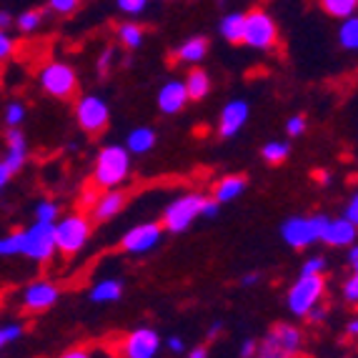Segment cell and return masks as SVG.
<instances>
[{"label":"cell","mask_w":358,"mask_h":358,"mask_svg":"<svg viewBox=\"0 0 358 358\" xmlns=\"http://www.w3.org/2000/svg\"><path fill=\"white\" fill-rule=\"evenodd\" d=\"M329 215L310 213V215H291L281 223V238L293 251H303L308 245L321 243V233L326 228Z\"/></svg>","instance_id":"obj_3"},{"label":"cell","mask_w":358,"mask_h":358,"mask_svg":"<svg viewBox=\"0 0 358 358\" xmlns=\"http://www.w3.org/2000/svg\"><path fill=\"white\" fill-rule=\"evenodd\" d=\"M60 291L55 283L50 281H36L33 286L25 291V299H23V308L30 310V313H41V310H48L50 306L58 301Z\"/></svg>","instance_id":"obj_16"},{"label":"cell","mask_w":358,"mask_h":358,"mask_svg":"<svg viewBox=\"0 0 358 358\" xmlns=\"http://www.w3.org/2000/svg\"><path fill=\"white\" fill-rule=\"evenodd\" d=\"M118 8L128 15H138V13H143L145 6H148V0H115Z\"/></svg>","instance_id":"obj_36"},{"label":"cell","mask_w":358,"mask_h":358,"mask_svg":"<svg viewBox=\"0 0 358 358\" xmlns=\"http://www.w3.org/2000/svg\"><path fill=\"white\" fill-rule=\"evenodd\" d=\"M10 168H8L6 166V161H3V163H0V188H3V185H6L8 183V178H10Z\"/></svg>","instance_id":"obj_52"},{"label":"cell","mask_w":358,"mask_h":358,"mask_svg":"<svg viewBox=\"0 0 358 358\" xmlns=\"http://www.w3.org/2000/svg\"><path fill=\"white\" fill-rule=\"evenodd\" d=\"M256 348H258V341L256 338H245L238 348V356L241 358H256Z\"/></svg>","instance_id":"obj_44"},{"label":"cell","mask_w":358,"mask_h":358,"mask_svg":"<svg viewBox=\"0 0 358 358\" xmlns=\"http://www.w3.org/2000/svg\"><path fill=\"white\" fill-rule=\"evenodd\" d=\"M23 241L25 231H15L10 236L0 241V256H15V253H23Z\"/></svg>","instance_id":"obj_29"},{"label":"cell","mask_w":358,"mask_h":358,"mask_svg":"<svg viewBox=\"0 0 358 358\" xmlns=\"http://www.w3.org/2000/svg\"><path fill=\"white\" fill-rule=\"evenodd\" d=\"M163 346L168 348V351L173 353V356H180V353L185 351V343H183V338H180V336H168L166 338V343H163Z\"/></svg>","instance_id":"obj_43"},{"label":"cell","mask_w":358,"mask_h":358,"mask_svg":"<svg viewBox=\"0 0 358 358\" xmlns=\"http://www.w3.org/2000/svg\"><path fill=\"white\" fill-rule=\"evenodd\" d=\"M41 23H43V10H38V8L20 13L18 18H15V25L20 28V33H33Z\"/></svg>","instance_id":"obj_30"},{"label":"cell","mask_w":358,"mask_h":358,"mask_svg":"<svg viewBox=\"0 0 358 358\" xmlns=\"http://www.w3.org/2000/svg\"><path fill=\"white\" fill-rule=\"evenodd\" d=\"M318 6L326 15L338 20H346L351 15H356L358 10V0H318Z\"/></svg>","instance_id":"obj_25"},{"label":"cell","mask_w":358,"mask_h":358,"mask_svg":"<svg viewBox=\"0 0 358 358\" xmlns=\"http://www.w3.org/2000/svg\"><path fill=\"white\" fill-rule=\"evenodd\" d=\"M203 193H183V196L173 198L171 203L163 210V221L161 226L168 233H185L188 228L196 223V218H201V210H203Z\"/></svg>","instance_id":"obj_5"},{"label":"cell","mask_w":358,"mask_h":358,"mask_svg":"<svg viewBox=\"0 0 358 358\" xmlns=\"http://www.w3.org/2000/svg\"><path fill=\"white\" fill-rule=\"evenodd\" d=\"M55 251H58V248H55V223L36 221L28 231H25L23 253L28 258L41 261V263H48Z\"/></svg>","instance_id":"obj_10"},{"label":"cell","mask_w":358,"mask_h":358,"mask_svg":"<svg viewBox=\"0 0 358 358\" xmlns=\"http://www.w3.org/2000/svg\"><path fill=\"white\" fill-rule=\"evenodd\" d=\"M261 155L271 166H278V163H283L291 155V143H286V141H268L261 148Z\"/></svg>","instance_id":"obj_28"},{"label":"cell","mask_w":358,"mask_h":358,"mask_svg":"<svg viewBox=\"0 0 358 358\" xmlns=\"http://www.w3.org/2000/svg\"><path fill=\"white\" fill-rule=\"evenodd\" d=\"M323 293H326V278L323 275H299L286 293L288 313L296 318H306V313L323 301Z\"/></svg>","instance_id":"obj_6"},{"label":"cell","mask_w":358,"mask_h":358,"mask_svg":"<svg viewBox=\"0 0 358 358\" xmlns=\"http://www.w3.org/2000/svg\"><path fill=\"white\" fill-rule=\"evenodd\" d=\"M185 90H188V101H203L210 93V76L203 71V68L193 66L185 76Z\"/></svg>","instance_id":"obj_22"},{"label":"cell","mask_w":358,"mask_h":358,"mask_svg":"<svg viewBox=\"0 0 358 358\" xmlns=\"http://www.w3.org/2000/svg\"><path fill=\"white\" fill-rule=\"evenodd\" d=\"M243 25H245V13H228V15H223L221 25H218V33L228 43H241L243 41Z\"/></svg>","instance_id":"obj_24"},{"label":"cell","mask_w":358,"mask_h":358,"mask_svg":"<svg viewBox=\"0 0 358 358\" xmlns=\"http://www.w3.org/2000/svg\"><path fill=\"white\" fill-rule=\"evenodd\" d=\"M245 188H248V180L245 176H223L213 183V191H210V198L218 201V203H231L238 196H243Z\"/></svg>","instance_id":"obj_18"},{"label":"cell","mask_w":358,"mask_h":358,"mask_svg":"<svg viewBox=\"0 0 358 358\" xmlns=\"http://www.w3.org/2000/svg\"><path fill=\"white\" fill-rule=\"evenodd\" d=\"M218 213H221V203H218V201H213L210 196H206L203 210H201V215H203V218H208V221H213V218H215Z\"/></svg>","instance_id":"obj_41"},{"label":"cell","mask_w":358,"mask_h":358,"mask_svg":"<svg viewBox=\"0 0 358 358\" xmlns=\"http://www.w3.org/2000/svg\"><path fill=\"white\" fill-rule=\"evenodd\" d=\"M206 55H208V38H203V36L188 38V41H183L178 48L173 50L176 63H180V66H183V63L185 66H196Z\"/></svg>","instance_id":"obj_19"},{"label":"cell","mask_w":358,"mask_h":358,"mask_svg":"<svg viewBox=\"0 0 358 358\" xmlns=\"http://www.w3.org/2000/svg\"><path fill=\"white\" fill-rule=\"evenodd\" d=\"M185 358H208V348L196 346V348H191V351H188V356H185Z\"/></svg>","instance_id":"obj_51"},{"label":"cell","mask_w":358,"mask_h":358,"mask_svg":"<svg viewBox=\"0 0 358 358\" xmlns=\"http://www.w3.org/2000/svg\"><path fill=\"white\" fill-rule=\"evenodd\" d=\"M348 266L353 273H358V241L353 245H348Z\"/></svg>","instance_id":"obj_47"},{"label":"cell","mask_w":358,"mask_h":358,"mask_svg":"<svg viewBox=\"0 0 358 358\" xmlns=\"http://www.w3.org/2000/svg\"><path fill=\"white\" fill-rule=\"evenodd\" d=\"M115 58V50L113 48H106L103 50V55L98 58V73L101 76H108V71H110V63H113Z\"/></svg>","instance_id":"obj_42"},{"label":"cell","mask_w":358,"mask_h":358,"mask_svg":"<svg viewBox=\"0 0 358 358\" xmlns=\"http://www.w3.org/2000/svg\"><path fill=\"white\" fill-rule=\"evenodd\" d=\"M126 203H128L126 193L118 191V188H113V191H103L101 196L90 203V221H96V223L110 221V218H115L120 210L126 208Z\"/></svg>","instance_id":"obj_15"},{"label":"cell","mask_w":358,"mask_h":358,"mask_svg":"<svg viewBox=\"0 0 358 358\" xmlns=\"http://www.w3.org/2000/svg\"><path fill=\"white\" fill-rule=\"evenodd\" d=\"M163 233H166V228L161 223H141V226H133L131 231L123 233L120 248L131 256H145L161 245Z\"/></svg>","instance_id":"obj_11"},{"label":"cell","mask_w":358,"mask_h":358,"mask_svg":"<svg viewBox=\"0 0 358 358\" xmlns=\"http://www.w3.org/2000/svg\"><path fill=\"white\" fill-rule=\"evenodd\" d=\"M258 281H261V273H258V271H248V273L241 275L238 283L243 288H253V286H258Z\"/></svg>","instance_id":"obj_46"},{"label":"cell","mask_w":358,"mask_h":358,"mask_svg":"<svg viewBox=\"0 0 358 358\" xmlns=\"http://www.w3.org/2000/svg\"><path fill=\"white\" fill-rule=\"evenodd\" d=\"M13 48H15V41H13V38L8 36V30L0 28V60L10 58Z\"/></svg>","instance_id":"obj_39"},{"label":"cell","mask_w":358,"mask_h":358,"mask_svg":"<svg viewBox=\"0 0 358 358\" xmlns=\"http://www.w3.org/2000/svg\"><path fill=\"white\" fill-rule=\"evenodd\" d=\"M6 138H8V145H10L8 158H6V166L10 168V173H18L25 163V138L18 128H10Z\"/></svg>","instance_id":"obj_23"},{"label":"cell","mask_w":358,"mask_h":358,"mask_svg":"<svg viewBox=\"0 0 358 358\" xmlns=\"http://www.w3.org/2000/svg\"><path fill=\"white\" fill-rule=\"evenodd\" d=\"M358 241V228L348 221L346 215H338V218H329L326 228L321 233V243L331 245V248H348Z\"/></svg>","instance_id":"obj_14"},{"label":"cell","mask_w":358,"mask_h":358,"mask_svg":"<svg viewBox=\"0 0 358 358\" xmlns=\"http://www.w3.org/2000/svg\"><path fill=\"white\" fill-rule=\"evenodd\" d=\"M58 358H90V351H85V348H71V351H66Z\"/></svg>","instance_id":"obj_49"},{"label":"cell","mask_w":358,"mask_h":358,"mask_svg":"<svg viewBox=\"0 0 358 358\" xmlns=\"http://www.w3.org/2000/svg\"><path fill=\"white\" fill-rule=\"evenodd\" d=\"M20 334H23V329H20V326H8V329H0V346H3V343H8V341H15Z\"/></svg>","instance_id":"obj_45"},{"label":"cell","mask_w":358,"mask_h":358,"mask_svg":"<svg viewBox=\"0 0 358 358\" xmlns=\"http://www.w3.org/2000/svg\"><path fill=\"white\" fill-rule=\"evenodd\" d=\"M326 318H329V308H326V306L323 303H318V306H313V308L308 310V313H306V321L308 323H323L326 321Z\"/></svg>","instance_id":"obj_40"},{"label":"cell","mask_w":358,"mask_h":358,"mask_svg":"<svg viewBox=\"0 0 358 358\" xmlns=\"http://www.w3.org/2000/svg\"><path fill=\"white\" fill-rule=\"evenodd\" d=\"M185 106H188V90L183 80H168L158 90V110L163 115H178Z\"/></svg>","instance_id":"obj_17"},{"label":"cell","mask_w":358,"mask_h":358,"mask_svg":"<svg viewBox=\"0 0 358 358\" xmlns=\"http://www.w3.org/2000/svg\"><path fill=\"white\" fill-rule=\"evenodd\" d=\"M221 334H223V323H221V321H213V323H210L208 334H206V338H208V341H215Z\"/></svg>","instance_id":"obj_48"},{"label":"cell","mask_w":358,"mask_h":358,"mask_svg":"<svg viewBox=\"0 0 358 358\" xmlns=\"http://www.w3.org/2000/svg\"><path fill=\"white\" fill-rule=\"evenodd\" d=\"M76 120L88 136H98L108 128L110 108L101 96H83L76 103Z\"/></svg>","instance_id":"obj_9"},{"label":"cell","mask_w":358,"mask_h":358,"mask_svg":"<svg viewBox=\"0 0 358 358\" xmlns=\"http://www.w3.org/2000/svg\"><path fill=\"white\" fill-rule=\"evenodd\" d=\"M10 23H13V15H10V13H8V10H0V28L6 30Z\"/></svg>","instance_id":"obj_53"},{"label":"cell","mask_w":358,"mask_h":358,"mask_svg":"<svg viewBox=\"0 0 358 358\" xmlns=\"http://www.w3.org/2000/svg\"><path fill=\"white\" fill-rule=\"evenodd\" d=\"M318 180H321L323 185H331V173H321L318 176Z\"/></svg>","instance_id":"obj_54"},{"label":"cell","mask_w":358,"mask_h":358,"mask_svg":"<svg viewBox=\"0 0 358 358\" xmlns=\"http://www.w3.org/2000/svg\"><path fill=\"white\" fill-rule=\"evenodd\" d=\"M158 143V136H155L153 128L148 126H141V128H133L131 133L126 136V148L131 155H145L155 148Z\"/></svg>","instance_id":"obj_20"},{"label":"cell","mask_w":358,"mask_h":358,"mask_svg":"<svg viewBox=\"0 0 358 358\" xmlns=\"http://www.w3.org/2000/svg\"><path fill=\"white\" fill-rule=\"evenodd\" d=\"M38 83L48 96L58 98V101H71L78 93V76L68 63L53 60L48 66H43L38 73Z\"/></svg>","instance_id":"obj_7"},{"label":"cell","mask_w":358,"mask_h":358,"mask_svg":"<svg viewBox=\"0 0 358 358\" xmlns=\"http://www.w3.org/2000/svg\"><path fill=\"white\" fill-rule=\"evenodd\" d=\"M303 351V331L293 323H273L258 341L256 358H299Z\"/></svg>","instance_id":"obj_2"},{"label":"cell","mask_w":358,"mask_h":358,"mask_svg":"<svg viewBox=\"0 0 358 358\" xmlns=\"http://www.w3.org/2000/svg\"><path fill=\"white\" fill-rule=\"evenodd\" d=\"M346 336H351V338H358V313L348 321L346 326Z\"/></svg>","instance_id":"obj_50"},{"label":"cell","mask_w":358,"mask_h":358,"mask_svg":"<svg viewBox=\"0 0 358 358\" xmlns=\"http://www.w3.org/2000/svg\"><path fill=\"white\" fill-rule=\"evenodd\" d=\"M163 341L158 331L153 329H136L120 341V356L123 358H155L161 351Z\"/></svg>","instance_id":"obj_12"},{"label":"cell","mask_w":358,"mask_h":358,"mask_svg":"<svg viewBox=\"0 0 358 358\" xmlns=\"http://www.w3.org/2000/svg\"><path fill=\"white\" fill-rule=\"evenodd\" d=\"M343 299L351 306H358V273H353L346 283H343Z\"/></svg>","instance_id":"obj_35"},{"label":"cell","mask_w":358,"mask_h":358,"mask_svg":"<svg viewBox=\"0 0 358 358\" xmlns=\"http://www.w3.org/2000/svg\"><path fill=\"white\" fill-rule=\"evenodd\" d=\"M326 266H329V261H326L323 256H310L308 261L301 266L299 275H323L326 273Z\"/></svg>","instance_id":"obj_32"},{"label":"cell","mask_w":358,"mask_h":358,"mask_svg":"<svg viewBox=\"0 0 358 358\" xmlns=\"http://www.w3.org/2000/svg\"><path fill=\"white\" fill-rule=\"evenodd\" d=\"M131 176V153L126 145H106L101 148L93 168V185L101 191H113L126 183Z\"/></svg>","instance_id":"obj_1"},{"label":"cell","mask_w":358,"mask_h":358,"mask_svg":"<svg viewBox=\"0 0 358 358\" xmlns=\"http://www.w3.org/2000/svg\"><path fill=\"white\" fill-rule=\"evenodd\" d=\"M343 215H346L348 221H351L353 226L358 228V188L351 193V198H348V203H346V210H343Z\"/></svg>","instance_id":"obj_38"},{"label":"cell","mask_w":358,"mask_h":358,"mask_svg":"<svg viewBox=\"0 0 358 358\" xmlns=\"http://www.w3.org/2000/svg\"><path fill=\"white\" fill-rule=\"evenodd\" d=\"M123 281L120 278H103V281L93 283V288H90L88 299L93 301V303H115V301H120V296H123Z\"/></svg>","instance_id":"obj_21"},{"label":"cell","mask_w":358,"mask_h":358,"mask_svg":"<svg viewBox=\"0 0 358 358\" xmlns=\"http://www.w3.org/2000/svg\"><path fill=\"white\" fill-rule=\"evenodd\" d=\"M143 38H145V30L136 23H123L118 28V41L123 48L128 50H138L143 45Z\"/></svg>","instance_id":"obj_27"},{"label":"cell","mask_w":358,"mask_h":358,"mask_svg":"<svg viewBox=\"0 0 358 358\" xmlns=\"http://www.w3.org/2000/svg\"><path fill=\"white\" fill-rule=\"evenodd\" d=\"M338 45L348 53H358V15H351L338 28Z\"/></svg>","instance_id":"obj_26"},{"label":"cell","mask_w":358,"mask_h":358,"mask_svg":"<svg viewBox=\"0 0 358 358\" xmlns=\"http://www.w3.org/2000/svg\"><path fill=\"white\" fill-rule=\"evenodd\" d=\"M306 128H308V120H306L303 113H296V115H291V118L286 120V133H288V138L303 136Z\"/></svg>","instance_id":"obj_33"},{"label":"cell","mask_w":358,"mask_h":358,"mask_svg":"<svg viewBox=\"0 0 358 358\" xmlns=\"http://www.w3.org/2000/svg\"><path fill=\"white\" fill-rule=\"evenodd\" d=\"M248 115H251L248 101H243V98L228 101L226 106H223L221 115H218V138H223V141L236 138L243 131L245 123H248Z\"/></svg>","instance_id":"obj_13"},{"label":"cell","mask_w":358,"mask_h":358,"mask_svg":"<svg viewBox=\"0 0 358 358\" xmlns=\"http://www.w3.org/2000/svg\"><path fill=\"white\" fill-rule=\"evenodd\" d=\"M80 6V0H48V8L58 15H73Z\"/></svg>","instance_id":"obj_34"},{"label":"cell","mask_w":358,"mask_h":358,"mask_svg":"<svg viewBox=\"0 0 358 358\" xmlns=\"http://www.w3.org/2000/svg\"><path fill=\"white\" fill-rule=\"evenodd\" d=\"M243 45L253 50H273L278 45V28L266 10H248L243 25Z\"/></svg>","instance_id":"obj_8"},{"label":"cell","mask_w":358,"mask_h":358,"mask_svg":"<svg viewBox=\"0 0 358 358\" xmlns=\"http://www.w3.org/2000/svg\"><path fill=\"white\" fill-rule=\"evenodd\" d=\"M90 231H93V221L85 213H71L63 221H55V248L66 258L76 256L78 251H83V245L88 243Z\"/></svg>","instance_id":"obj_4"},{"label":"cell","mask_w":358,"mask_h":358,"mask_svg":"<svg viewBox=\"0 0 358 358\" xmlns=\"http://www.w3.org/2000/svg\"><path fill=\"white\" fill-rule=\"evenodd\" d=\"M23 118H25V108L20 106V103H10V106H8V110H6V120H8V123L15 128L18 123H23Z\"/></svg>","instance_id":"obj_37"},{"label":"cell","mask_w":358,"mask_h":358,"mask_svg":"<svg viewBox=\"0 0 358 358\" xmlns=\"http://www.w3.org/2000/svg\"><path fill=\"white\" fill-rule=\"evenodd\" d=\"M60 218V208L53 203V201H43L41 206L36 208V221L43 223H55Z\"/></svg>","instance_id":"obj_31"}]
</instances>
